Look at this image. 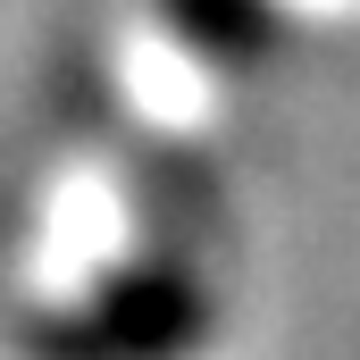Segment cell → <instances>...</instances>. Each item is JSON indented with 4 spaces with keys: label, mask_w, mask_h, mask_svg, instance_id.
I'll return each instance as SVG.
<instances>
[{
    "label": "cell",
    "mask_w": 360,
    "mask_h": 360,
    "mask_svg": "<svg viewBox=\"0 0 360 360\" xmlns=\"http://www.w3.org/2000/svg\"><path fill=\"white\" fill-rule=\"evenodd\" d=\"M218 335V243L126 235L117 269L25 327V360H193Z\"/></svg>",
    "instance_id": "1"
},
{
    "label": "cell",
    "mask_w": 360,
    "mask_h": 360,
    "mask_svg": "<svg viewBox=\"0 0 360 360\" xmlns=\"http://www.w3.org/2000/svg\"><path fill=\"white\" fill-rule=\"evenodd\" d=\"M168 25L201 92L269 59V0H168Z\"/></svg>",
    "instance_id": "2"
}]
</instances>
